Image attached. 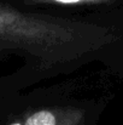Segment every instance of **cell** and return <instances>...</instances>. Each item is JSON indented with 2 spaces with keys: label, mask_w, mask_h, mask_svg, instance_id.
Wrapping results in <instances>:
<instances>
[{
  "label": "cell",
  "mask_w": 123,
  "mask_h": 125,
  "mask_svg": "<svg viewBox=\"0 0 123 125\" xmlns=\"http://www.w3.org/2000/svg\"><path fill=\"white\" fill-rule=\"evenodd\" d=\"M0 38L46 62H75L115 40L111 28L53 16L0 11Z\"/></svg>",
  "instance_id": "cell-1"
},
{
  "label": "cell",
  "mask_w": 123,
  "mask_h": 125,
  "mask_svg": "<svg viewBox=\"0 0 123 125\" xmlns=\"http://www.w3.org/2000/svg\"><path fill=\"white\" fill-rule=\"evenodd\" d=\"M95 122L93 111L65 104L35 109L24 118L22 125H94Z\"/></svg>",
  "instance_id": "cell-2"
},
{
  "label": "cell",
  "mask_w": 123,
  "mask_h": 125,
  "mask_svg": "<svg viewBox=\"0 0 123 125\" xmlns=\"http://www.w3.org/2000/svg\"><path fill=\"white\" fill-rule=\"evenodd\" d=\"M122 0H27L30 5L52 7H76V9H105L114 7Z\"/></svg>",
  "instance_id": "cell-3"
},
{
  "label": "cell",
  "mask_w": 123,
  "mask_h": 125,
  "mask_svg": "<svg viewBox=\"0 0 123 125\" xmlns=\"http://www.w3.org/2000/svg\"><path fill=\"white\" fill-rule=\"evenodd\" d=\"M11 125H22L21 123H13V124H11Z\"/></svg>",
  "instance_id": "cell-4"
}]
</instances>
